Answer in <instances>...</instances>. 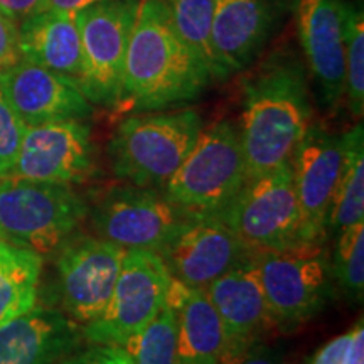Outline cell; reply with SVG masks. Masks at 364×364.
<instances>
[{"mask_svg":"<svg viewBox=\"0 0 364 364\" xmlns=\"http://www.w3.org/2000/svg\"><path fill=\"white\" fill-rule=\"evenodd\" d=\"M171 280L161 255L127 250L112 297L102 316L85 324V339L91 344H124L157 316Z\"/></svg>","mask_w":364,"mask_h":364,"instance_id":"obj_10","label":"cell"},{"mask_svg":"<svg viewBox=\"0 0 364 364\" xmlns=\"http://www.w3.org/2000/svg\"><path fill=\"white\" fill-rule=\"evenodd\" d=\"M176 33L204 66L213 81H221L215 49L211 43L215 0H162Z\"/></svg>","mask_w":364,"mask_h":364,"instance_id":"obj_24","label":"cell"},{"mask_svg":"<svg viewBox=\"0 0 364 364\" xmlns=\"http://www.w3.org/2000/svg\"><path fill=\"white\" fill-rule=\"evenodd\" d=\"M58 364H132L129 354L118 344H93L66 354Z\"/></svg>","mask_w":364,"mask_h":364,"instance_id":"obj_30","label":"cell"},{"mask_svg":"<svg viewBox=\"0 0 364 364\" xmlns=\"http://www.w3.org/2000/svg\"><path fill=\"white\" fill-rule=\"evenodd\" d=\"M21 59L19 26L0 11V71L16 66Z\"/></svg>","mask_w":364,"mask_h":364,"instance_id":"obj_31","label":"cell"},{"mask_svg":"<svg viewBox=\"0 0 364 364\" xmlns=\"http://www.w3.org/2000/svg\"><path fill=\"white\" fill-rule=\"evenodd\" d=\"M198 216L152 188L117 186L95 204L91 223L100 238L161 253Z\"/></svg>","mask_w":364,"mask_h":364,"instance_id":"obj_8","label":"cell"},{"mask_svg":"<svg viewBox=\"0 0 364 364\" xmlns=\"http://www.w3.org/2000/svg\"><path fill=\"white\" fill-rule=\"evenodd\" d=\"M100 2H105V0H43V11L76 14Z\"/></svg>","mask_w":364,"mask_h":364,"instance_id":"obj_35","label":"cell"},{"mask_svg":"<svg viewBox=\"0 0 364 364\" xmlns=\"http://www.w3.org/2000/svg\"><path fill=\"white\" fill-rule=\"evenodd\" d=\"M240 140L248 177L292 164L312 124L311 91L302 61L275 51L243 80Z\"/></svg>","mask_w":364,"mask_h":364,"instance_id":"obj_1","label":"cell"},{"mask_svg":"<svg viewBox=\"0 0 364 364\" xmlns=\"http://www.w3.org/2000/svg\"><path fill=\"white\" fill-rule=\"evenodd\" d=\"M349 339H351V332L329 341V343L318 349L316 356H314L312 364H343Z\"/></svg>","mask_w":364,"mask_h":364,"instance_id":"obj_33","label":"cell"},{"mask_svg":"<svg viewBox=\"0 0 364 364\" xmlns=\"http://www.w3.org/2000/svg\"><path fill=\"white\" fill-rule=\"evenodd\" d=\"M344 63V95L353 117L361 118L364 112V12L361 0L346 2Z\"/></svg>","mask_w":364,"mask_h":364,"instance_id":"obj_26","label":"cell"},{"mask_svg":"<svg viewBox=\"0 0 364 364\" xmlns=\"http://www.w3.org/2000/svg\"><path fill=\"white\" fill-rule=\"evenodd\" d=\"M0 86L26 127L63 120H88L90 100L75 81L21 59L0 71Z\"/></svg>","mask_w":364,"mask_h":364,"instance_id":"obj_17","label":"cell"},{"mask_svg":"<svg viewBox=\"0 0 364 364\" xmlns=\"http://www.w3.org/2000/svg\"><path fill=\"white\" fill-rule=\"evenodd\" d=\"M172 279L206 289L250 253L220 216H198L159 253Z\"/></svg>","mask_w":364,"mask_h":364,"instance_id":"obj_16","label":"cell"},{"mask_svg":"<svg viewBox=\"0 0 364 364\" xmlns=\"http://www.w3.org/2000/svg\"><path fill=\"white\" fill-rule=\"evenodd\" d=\"M177 314V364H218L225 327L204 289H189Z\"/></svg>","mask_w":364,"mask_h":364,"instance_id":"obj_21","label":"cell"},{"mask_svg":"<svg viewBox=\"0 0 364 364\" xmlns=\"http://www.w3.org/2000/svg\"><path fill=\"white\" fill-rule=\"evenodd\" d=\"M248 181L238 127L220 120L201 130L164 194L196 215H221Z\"/></svg>","mask_w":364,"mask_h":364,"instance_id":"obj_5","label":"cell"},{"mask_svg":"<svg viewBox=\"0 0 364 364\" xmlns=\"http://www.w3.org/2000/svg\"><path fill=\"white\" fill-rule=\"evenodd\" d=\"M58 252V289L63 307L71 321L90 324L102 316L112 297L127 248L100 236H71Z\"/></svg>","mask_w":364,"mask_h":364,"instance_id":"obj_11","label":"cell"},{"mask_svg":"<svg viewBox=\"0 0 364 364\" xmlns=\"http://www.w3.org/2000/svg\"><path fill=\"white\" fill-rule=\"evenodd\" d=\"M24 132L26 124L14 110L6 91L0 86V177L12 174Z\"/></svg>","mask_w":364,"mask_h":364,"instance_id":"obj_28","label":"cell"},{"mask_svg":"<svg viewBox=\"0 0 364 364\" xmlns=\"http://www.w3.org/2000/svg\"><path fill=\"white\" fill-rule=\"evenodd\" d=\"M78 343L75 321L51 309H31L0 326V364H58Z\"/></svg>","mask_w":364,"mask_h":364,"instance_id":"obj_19","label":"cell"},{"mask_svg":"<svg viewBox=\"0 0 364 364\" xmlns=\"http://www.w3.org/2000/svg\"><path fill=\"white\" fill-rule=\"evenodd\" d=\"M213 78L176 33L162 0H140L125 53L122 103L152 112L193 102Z\"/></svg>","mask_w":364,"mask_h":364,"instance_id":"obj_2","label":"cell"},{"mask_svg":"<svg viewBox=\"0 0 364 364\" xmlns=\"http://www.w3.org/2000/svg\"><path fill=\"white\" fill-rule=\"evenodd\" d=\"M344 166L326 220V231L338 235L364 216V135L363 124L343 135Z\"/></svg>","mask_w":364,"mask_h":364,"instance_id":"obj_23","label":"cell"},{"mask_svg":"<svg viewBox=\"0 0 364 364\" xmlns=\"http://www.w3.org/2000/svg\"><path fill=\"white\" fill-rule=\"evenodd\" d=\"M218 364H284V361L275 349L262 339H255L226 343Z\"/></svg>","mask_w":364,"mask_h":364,"instance_id":"obj_29","label":"cell"},{"mask_svg":"<svg viewBox=\"0 0 364 364\" xmlns=\"http://www.w3.org/2000/svg\"><path fill=\"white\" fill-rule=\"evenodd\" d=\"M331 273L349 299L361 302L364 290V228L363 221L339 231Z\"/></svg>","mask_w":364,"mask_h":364,"instance_id":"obj_27","label":"cell"},{"mask_svg":"<svg viewBox=\"0 0 364 364\" xmlns=\"http://www.w3.org/2000/svg\"><path fill=\"white\" fill-rule=\"evenodd\" d=\"M132 364H177V314L164 302L157 316L122 344Z\"/></svg>","mask_w":364,"mask_h":364,"instance_id":"obj_25","label":"cell"},{"mask_svg":"<svg viewBox=\"0 0 364 364\" xmlns=\"http://www.w3.org/2000/svg\"><path fill=\"white\" fill-rule=\"evenodd\" d=\"M253 257L277 327L295 329L322 311L329 297L331 263L321 241Z\"/></svg>","mask_w":364,"mask_h":364,"instance_id":"obj_7","label":"cell"},{"mask_svg":"<svg viewBox=\"0 0 364 364\" xmlns=\"http://www.w3.org/2000/svg\"><path fill=\"white\" fill-rule=\"evenodd\" d=\"M218 216L253 255L302 243L292 164L248 177L238 196Z\"/></svg>","mask_w":364,"mask_h":364,"instance_id":"obj_6","label":"cell"},{"mask_svg":"<svg viewBox=\"0 0 364 364\" xmlns=\"http://www.w3.org/2000/svg\"><path fill=\"white\" fill-rule=\"evenodd\" d=\"M22 59L66 76L78 85L83 68L76 14L43 11L19 24Z\"/></svg>","mask_w":364,"mask_h":364,"instance_id":"obj_20","label":"cell"},{"mask_svg":"<svg viewBox=\"0 0 364 364\" xmlns=\"http://www.w3.org/2000/svg\"><path fill=\"white\" fill-rule=\"evenodd\" d=\"M344 166L343 135L311 124L292 157L300 208V241H321L329 206Z\"/></svg>","mask_w":364,"mask_h":364,"instance_id":"obj_14","label":"cell"},{"mask_svg":"<svg viewBox=\"0 0 364 364\" xmlns=\"http://www.w3.org/2000/svg\"><path fill=\"white\" fill-rule=\"evenodd\" d=\"M0 11L19 26L43 11V0H0Z\"/></svg>","mask_w":364,"mask_h":364,"instance_id":"obj_32","label":"cell"},{"mask_svg":"<svg viewBox=\"0 0 364 364\" xmlns=\"http://www.w3.org/2000/svg\"><path fill=\"white\" fill-rule=\"evenodd\" d=\"M41 270V255L0 240V326L34 309Z\"/></svg>","mask_w":364,"mask_h":364,"instance_id":"obj_22","label":"cell"},{"mask_svg":"<svg viewBox=\"0 0 364 364\" xmlns=\"http://www.w3.org/2000/svg\"><path fill=\"white\" fill-rule=\"evenodd\" d=\"M203 130L194 110L144 113L125 118L110 145L113 171L139 188H166Z\"/></svg>","mask_w":364,"mask_h":364,"instance_id":"obj_3","label":"cell"},{"mask_svg":"<svg viewBox=\"0 0 364 364\" xmlns=\"http://www.w3.org/2000/svg\"><path fill=\"white\" fill-rule=\"evenodd\" d=\"M97 172L91 129L85 120L26 127L12 174L51 184H83Z\"/></svg>","mask_w":364,"mask_h":364,"instance_id":"obj_12","label":"cell"},{"mask_svg":"<svg viewBox=\"0 0 364 364\" xmlns=\"http://www.w3.org/2000/svg\"><path fill=\"white\" fill-rule=\"evenodd\" d=\"M86 216L70 186L0 177V240L38 255L58 252Z\"/></svg>","mask_w":364,"mask_h":364,"instance_id":"obj_4","label":"cell"},{"mask_svg":"<svg viewBox=\"0 0 364 364\" xmlns=\"http://www.w3.org/2000/svg\"><path fill=\"white\" fill-rule=\"evenodd\" d=\"M287 9L289 0H215L211 43L221 81L255 63Z\"/></svg>","mask_w":364,"mask_h":364,"instance_id":"obj_15","label":"cell"},{"mask_svg":"<svg viewBox=\"0 0 364 364\" xmlns=\"http://www.w3.org/2000/svg\"><path fill=\"white\" fill-rule=\"evenodd\" d=\"M346 2L289 0L307 68L329 110L338 107L346 90Z\"/></svg>","mask_w":364,"mask_h":364,"instance_id":"obj_13","label":"cell"},{"mask_svg":"<svg viewBox=\"0 0 364 364\" xmlns=\"http://www.w3.org/2000/svg\"><path fill=\"white\" fill-rule=\"evenodd\" d=\"M140 0H105L76 12L83 68L78 88L90 103H122V76Z\"/></svg>","mask_w":364,"mask_h":364,"instance_id":"obj_9","label":"cell"},{"mask_svg":"<svg viewBox=\"0 0 364 364\" xmlns=\"http://www.w3.org/2000/svg\"><path fill=\"white\" fill-rule=\"evenodd\" d=\"M343 364H364V329L361 321L351 331V339L346 349Z\"/></svg>","mask_w":364,"mask_h":364,"instance_id":"obj_34","label":"cell"},{"mask_svg":"<svg viewBox=\"0 0 364 364\" xmlns=\"http://www.w3.org/2000/svg\"><path fill=\"white\" fill-rule=\"evenodd\" d=\"M225 327L226 343L262 339L273 322L253 255L236 263L206 289Z\"/></svg>","mask_w":364,"mask_h":364,"instance_id":"obj_18","label":"cell"}]
</instances>
